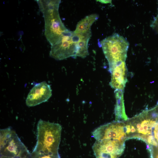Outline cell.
Returning a JSON list of instances; mask_svg holds the SVG:
<instances>
[{"label":"cell","instance_id":"15","mask_svg":"<svg viewBox=\"0 0 158 158\" xmlns=\"http://www.w3.org/2000/svg\"><path fill=\"white\" fill-rule=\"evenodd\" d=\"M97 1H99L102 4H108L111 3V0H97Z\"/></svg>","mask_w":158,"mask_h":158},{"label":"cell","instance_id":"7","mask_svg":"<svg viewBox=\"0 0 158 158\" xmlns=\"http://www.w3.org/2000/svg\"><path fill=\"white\" fill-rule=\"evenodd\" d=\"M125 122L116 121L100 126L92 132L96 140L113 139L125 141L127 140Z\"/></svg>","mask_w":158,"mask_h":158},{"label":"cell","instance_id":"2","mask_svg":"<svg viewBox=\"0 0 158 158\" xmlns=\"http://www.w3.org/2000/svg\"><path fill=\"white\" fill-rule=\"evenodd\" d=\"M61 130L58 123L40 119L37 125L36 144L31 154L39 156L59 155Z\"/></svg>","mask_w":158,"mask_h":158},{"label":"cell","instance_id":"6","mask_svg":"<svg viewBox=\"0 0 158 158\" xmlns=\"http://www.w3.org/2000/svg\"><path fill=\"white\" fill-rule=\"evenodd\" d=\"M127 121L135 128V132L133 138L145 142L147 137L152 135V130L158 122V115L153 109L143 111Z\"/></svg>","mask_w":158,"mask_h":158},{"label":"cell","instance_id":"9","mask_svg":"<svg viewBox=\"0 0 158 158\" xmlns=\"http://www.w3.org/2000/svg\"><path fill=\"white\" fill-rule=\"evenodd\" d=\"M52 95L51 87L45 81L36 84L29 93L26 100V105L35 106L48 101Z\"/></svg>","mask_w":158,"mask_h":158},{"label":"cell","instance_id":"3","mask_svg":"<svg viewBox=\"0 0 158 158\" xmlns=\"http://www.w3.org/2000/svg\"><path fill=\"white\" fill-rule=\"evenodd\" d=\"M44 21V35L51 46L58 43L68 29L62 23L59 8L61 1L37 0Z\"/></svg>","mask_w":158,"mask_h":158},{"label":"cell","instance_id":"8","mask_svg":"<svg viewBox=\"0 0 158 158\" xmlns=\"http://www.w3.org/2000/svg\"><path fill=\"white\" fill-rule=\"evenodd\" d=\"M125 141L113 139L96 140L92 146L95 156L107 158H118L123 153Z\"/></svg>","mask_w":158,"mask_h":158},{"label":"cell","instance_id":"13","mask_svg":"<svg viewBox=\"0 0 158 158\" xmlns=\"http://www.w3.org/2000/svg\"><path fill=\"white\" fill-rule=\"evenodd\" d=\"M154 137L158 144V122L154 127Z\"/></svg>","mask_w":158,"mask_h":158},{"label":"cell","instance_id":"11","mask_svg":"<svg viewBox=\"0 0 158 158\" xmlns=\"http://www.w3.org/2000/svg\"><path fill=\"white\" fill-rule=\"evenodd\" d=\"M114 93L116 100L114 109L115 121H126L128 118L125 111L123 91L115 90Z\"/></svg>","mask_w":158,"mask_h":158},{"label":"cell","instance_id":"5","mask_svg":"<svg viewBox=\"0 0 158 158\" xmlns=\"http://www.w3.org/2000/svg\"><path fill=\"white\" fill-rule=\"evenodd\" d=\"M30 154L11 127L0 130L1 157H14L26 156Z\"/></svg>","mask_w":158,"mask_h":158},{"label":"cell","instance_id":"10","mask_svg":"<svg viewBox=\"0 0 158 158\" xmlns=\"http://www.w3.org/2000/svg\"><path fill=\"white\" fill-rule=\"evenodd\" d=\"M128 70L125 62L116 66L111 72V77L109 85L115 90L123 91L127 82Z\"/></svg>","mask_w":158,"mask_h":158},{"label":"cell","instance_id":"1","mask_svg":"<svg viewBox=\"0 0 158 158\" xmlns=\"http://www.w3.org/2000/svg\"><path fill=\"white\" fill-rule=\"evenodd\" d=\"M90 31L76 33L68 29L59 42L51 46L50 56L59 60L70 57H86L89 54L88 42L91 37Z\"/></svg>","mask_w":158,"mask_h":158},{"label":"cell","instance_id":"14","mask_svg":"<svg viewBox=\"0 0 158 158\" xmlns=\"http://www.w3.org/2000/svg\"><path fill=\"white\" fill-rule=\"evenodd\" d=\"M0 158H31V154L30 155L23 157H1Z\"/></svg>","mask_w":158,"mask_h":158},{"label":"cell","instance_id":"12","mask_svg":"<svg viewBox=\"0 0 158 158\" xmlns=\"http://www.w3.org/2000/svg\"><path fill=\"white\" fill-rule=\"evenodd\" d=\"M98 17V15L96 14L86 16L78 23L74 32L76 33H83L90 30L92 25Z\"/></svg>","mask_w":158,"mask_h":158},{"label":"cell","instance_id":"4","mask_svg":"<svg viewBox=\"0 0 158 158\" xmlns=\"http://www.w3.org/2000/svg\"><path fill=\"white\" fill-rule=\"evenodd\" d=\"M103 51L109 64L111 73L118 65L125 62L129 44L122 36L115 33L100 42Z\"/></svg>","mask_w":158,"mask_h":158}]
</instances>
